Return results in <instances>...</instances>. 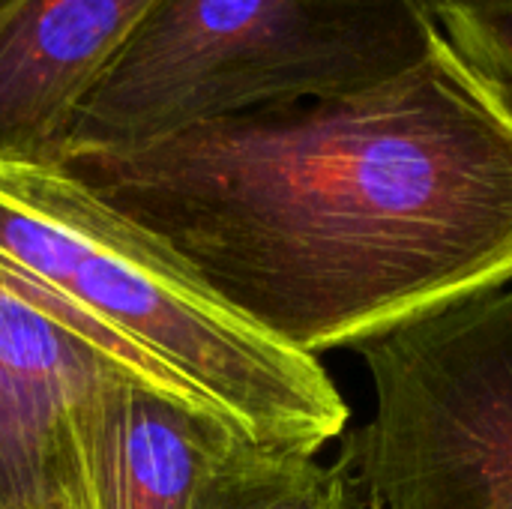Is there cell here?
<instances>
[{
    "mask_svg": "<svg viewBox=\"0 0 512 509\" xmlns=\"http://www.w3.org/2000/svg\"><path fill=\"white\" fill-rule=\"evenodd\" d=\"M60 165L309 357L512 282V105L447 39L363 93Z\"/></svg>",
    "mask_w": 512,
    "mask_h": 509,
    "instance_id": "cell-1",
    "label": "cell"
},
{
    "mask_svg": "<svg viewBox=\"0 0 512 509\" xmlns=\"http://www.w3.org/2000/svg\"><path fill=\"white\" fill-rule=\"evenodd\" d=\"M0 267L60 303L120 372L258 447L318 456L345 432L348 405L315 357L237 315L66 165L0 156Z\"/></svg>",
    "mask_w": 512,
    "mask_h": 509,
    "instance_id": "cell-2",
    "label": "cell"
},
{
    "mask_svg": "<svg viewBox=\"0 0 512 509\" xmlns=\"http://www.w3.org/2000/svg\"><path fill=\"white\" fill-rule=\"evenodd\" d=\"M441 39L423 0H156L75 111L60 162L363 93L417 69Z\"/></svg>",
    "mask_w": 512,
    "mask_h": 509,
    "instance_id": "cell-3",
    "label": "cell"
},
{
    "mask_svg": "<svg viewBox=\"0 0 512 509\" xmlns=\"http://www.w3.org/2000/svg\"><path fill=\"white\" fill-rule=\"evenodd\" d=\"M375 414L336 459L360 509H512V282L363 345Z\"/></svg>",
    "mask_w": 512,
    "mask_h": 509,
    "instance_id": "cell-4",
    "label": "cell"
},
{
    "mask_svg": "<svg viewBox=\"0 0 512 509\" xmlns=\"http://www.w3.org/2000/svg\"><path fill=\"white\" fill-rule=\"evenodd\" d=\"M117 378L129 375L60 303L0 267V509H99L102 414Z\"/></svg>",
    "mask_w": 512,
    "mask_h": 509,
    "instance_id": "cell-5",
    "label": "cell"
},
{
    "mask_svg": "<svg viewBox=\"0 0 512 509\" xmlns=\"http://www.w3.org/2000/svg\"><path fill=\"white\" fill-rule=\"evenodd\" d=\"M156 0H0V156L57 162L75 111Z\"/></svg>",
    "mask_w": 512,
    "mask_h": 509,
    "instance_id": "cell-6",
    "label": "cell"
},
{
    "mask_svg": "<svg viewBox=\"0 0 512 509\" xmlns=\"http://www.w3.org/2000/svg\"><path fill=\"white\" fill-rule=\"evenodd\" d=\"M249 444L216 414L117 378L102 414L99 509H198Z\"/></svg>",
    "mask_w": 512,
    "mask_h": 509,
    "instance_id": "cell-7",
    "label": "cell"
},
{
    "mask_svg": "<svg viewBox=\"0 0 512 509\" xmlns=\"http://www.w3.org/2000/svg\"><path fill=\"white\" fill-rule=\"evenodd\" d=\"M198 509H360L339 465L249 444Z\"/></svg>",
    "mask_w": 512,
    "mask_h": 509,
    "instance_id": "cell-8",
    "label": "cell"
},
{
    "mask_svg": "<svg viewBox=\"0 0 512 509\" xmlns=\"http://www.w3.org/2000/svg\"><path fill=\"white\" fill-rule=\"evenodd\" d=\"M435 21L450 48L512 105V6L450 9Z\"/></svg>",
    "mask_w": 512,
    "mask_h": 509,
    "instance_id": "cell-9",
    "label": "cell"
},
{
    "mask_svg": "<svg viewBox=\"0 0 512 509\" xmlns=\"http://www.w3.org/2000/svg\"><path fill=\"white\" fill-rule=\"evenodd\" d=\"M426 9L435 15L450 12V9H489V6H512V0H423Z\"/></svg>",
    "mask_w": 512,
    "mask_h": 509,
    "instance_id": "cell-10",
    "label": "cell"
}]
</instances>
